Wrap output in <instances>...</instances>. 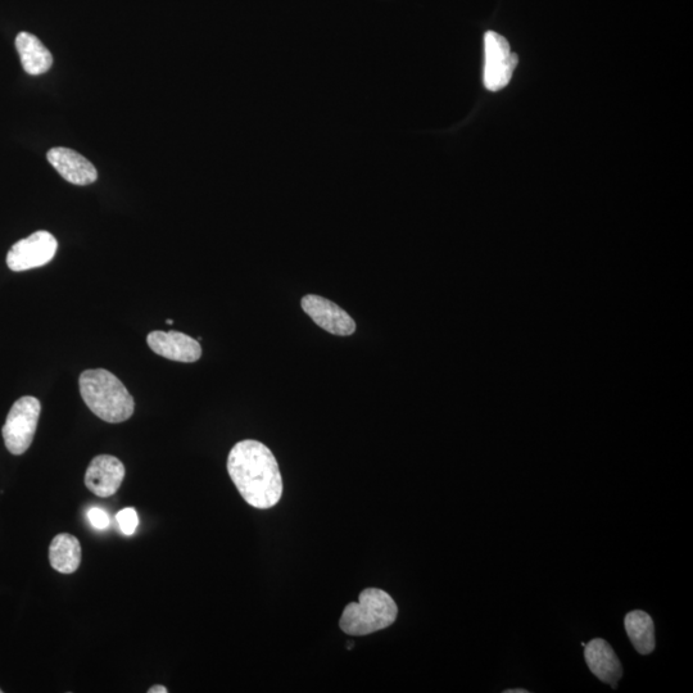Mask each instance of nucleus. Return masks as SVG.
<instances>
[{
	"mask_svg": "<svg viewBox=\"0 0 693 693\" xmlns=\"http://www.w3.org/2000/svg\"><path fill=\"white\" fill-rule=\"evenodd\" d=\"M88 519L90 524L98 531H106L111 524L110 516L101 507H92L88 511Z\"/></svg>",
	"mask_w": 693,
	"mask_h": 693,
	"instance_id": "dca6fc26",
	"label": "nucleus"
},
{
	"mask_svg": "<svg viewBox=\"0 0 693 693\" xmlns=\"http://www.w3.org/2000/svg\"><path fill=\"white\" fill-rule=\"evenodd\" d=\"M147 343L154 353L171 361L190 364V362L198 361L202 356V347L197 339L175 330L170 332L154 330L148 334Z\"/></svg>",
	"mask_w": 693,
	"mask_h": 693,
	"instance_id": "1a4fd4ad",
	"label": "nucleus"
},
{
	"mask_svg": "<svg viewBox=\"0 0 693 693\" xmlns=\"http://www.w3.org/2000/svg\"><path fill=\"white\" fill-rule=\"evenodd\" d=\"M302 310L317 326L339 337L355 333L356 323L343 308L324 297L307 294L302 298Z\"/></svg>",
	"mask_w": 693,
	"mask_h": 693,
	"instance_id": "0eeeda50",
	"label": "nucleus"
},
{
	"mask_svg": "<svg viewBox=\"0 0 693 693\" xmlns=\"http://www.w3.org/2000/svg\"><path fill=\"white\" fill-rule=\"evenodd\" d=\"M228 471L240 496L256 509H271L283 496L278 461L264 443L253 439L238 442L231 448Z\"/></svg>",
	"mask_w": 693,
	"mask_h": 693,
	"instance_id": "f257e3e1",
	"label": "nucleus"
},
{
	"mask_svg": "<svg viewBox=\"0 0 693 693\" xmlns=\"http://www.w3.org/2000/svg\"><path fill=\"white\" fill-rule=\"evenodd\" d=\"M42 405L38 398L25 396L13 403L2 434L7 450L12 455H22L29 450L38 428Z\"/></svg>",
	"mask_w": 693,
	"mask_h": 693,
	"instance_id": "20e7f679",
	"label": "nucleus"
},
{
	"mask_svg": "<svg viewBox=\"0 0 693 693\" xmlns=\"http://www.w3.org/2000/svg\"><path fill=\"white\" fill-rule=\"evenodd\" d=\"M49 561L58 573H75L81 563L79 539L69 533L57 534L49 546Z\"/></svg>",
	"mask_w": 693,
	"mask_h": 693,
	"instance_id": "ddd939ff",
	"label": "nucleus"
},
{
	"mask_svg": "<svg viewBox=\"0 0 693 693\" xmlns=\"http://www.w3.org/2000/svg\"><path fill=\"white\" fill-rule=\"evenodd\" d=\"M397 616L398 606L391 595L379 588H368L360 593L359 602L346 606L339 627L348 636H368L391 627Z\"/></svg>",
	"mask_w": 693,
	"mask_h": 693,
	"instance_id": "7ed1b4c3",
	"label": "nucleus"
},
{
	"mask_svg": "<svg viewBox=\"0 0 693 693\" xmlns=\"http://www.w3.org/2000/svg\"><path fill=\"white\" fill-rule=\"evenodd\" d=\"M16 48L20 54L22 67L31 76H39L51 70L52 53L35 35L20 33L16 38Z\"/></svg>",
	"mask_w": 693,
	"mask_h": 693,
	"instance_id": "f8f14e48",
	"label": "nucleus"
},
{
	"mask_svg": "<svg viewBox=\"0 0 693 693\" xmlns=\"http://www.w3.org/2000/svg\"><path fill=\"white\" fill-rule=\"evenodd\" d=\"M518 62L504 36L495 31L484 35L483 83L489 92H498L509 85Z\"/></svg>",
	"mask_w": 693,
	"mask_h": 693,
	"instance_id": "39448f33",
	"label": "nucleus"
},
{
	"mask_svg": "<svg viewBox=\"0 0 693 693\" xmlns=\"http://www.w3.org/2000/svg\"><path fill=\"white\" fill-rule=\"evenodd\" d=\"M80 394L94 415L107 423H124L134 414V398L121 380L104 369L86 370L79 379Z\"/></svg>",
	"mask_w": 693,
	"mask_h": 693,
	"instance_id": "f03ea898",
	"label": "nucleus"
},
{
	"mask_svg": "<svg viewBox=\"0 0 693 693\" xmlns=\"http://www.w3.org/2000/svg\"><path fill=\"white\" fill-rule=\"evenodd\" d=\"M116 520L124 536H133L137 532L139 516L134 507H126V509L119 511L116 515Z\"/></svg>",
	"mask_w": 693,
	"mask_h": 693,
	"instance_id": "2eb2a0df",
	"label": "nucleus"
},
{
	"mask_svg": "<svg viewBox=\"0 0 693 693\" xmlns=\"http://www.w3.org/2000/svg\"><path fill=\"white\" fill-rule=\"evenodd\" d=\"M2 692H3V691H2V690H0V693H2Z\"/></svg>",
	"mask_w": 693,
	"mask_h": 693,
	"instance_id": "aec40b11",
	"label": "nucleus"
},
{
	"mask_svg": "<svg viewBox=\"0 0 693 693\" xmlns=\"http://www.w3.org/2000/svg\"><path fill=\"white\" fill-rule=\"evenodd\" d=\"M169 690L165 686H153L149 688L148 693H167Z\"/></svg>",
	"mask_w": 693,
	"mask_h": 693,
	"instance_id": "f3484780",
	"label": "nucleus"
},
{
	"mask_svg": "<svg viewBox=\"0 0 693 693\" xmlns=\"http://www.w3.org/2000/svg\"><path fill=\"white\" fill-rule=\"evenodd\" d=\"M624 625L638 654L649 655L655 650V624L649 614L641 610L632 611L625 616Z\"/></svg>",
	"mask_w": 693,
	"mask_h": 693,
	"instance_id": "4468645a",
	"label": "nucleus"
},
{
	"mask_svg": "<svg viewBox=\"0 0 693 693\" xmlns=\"http://www.w3.org/2000/svg\"><path fill=\"white\" fill-rule=\"evenodd\" d=\"M166 324H167V325H172V324H174V320L167 319V320H166Z\"/></svg>",
	"mask_w": 693,
	"mask_h": 693,
	"instance_id": "6ab92c4d",
	"label": "nucleus"
},
{
	"mask_svg": "<svg viewBox=\"0 0 693 693\" xmlns=\"http://www.w3.org/2000/svg\"><path fill=\"white\" fill-rule=\"evenodd\" d=\"M584 658L588 668L604 683H618L623 676L622 664L616 656L613 647L601 638H595L584 646Z\"/></svg>",
	"mask_w": 693,
	"mask_h": 693,
	"instance_id": "9b49d317",
	"label": "nucleus"
},
{
	"mask_svg": "<svg viewBox=\"0 0 693 693\" xmlns=\"http://www.w3.org/2000/svg\"><path fill=\"white\" fill-rule=\"evenodd\" d=\"M505 693H528L527 690H507Z\"/></svg>",
	"mask_w": 693,
	"mask_h": 693,
	"instance_id": "a211bd4d",
	"label": "nucleus"
},
{
	"mask_svg": "<svg viewBox=\"0 0 693 693\" xmlns=\"http://www.w3.org/2000/svg\"><path fill=\"white\" fill-rule=\"evenodd\" d=\"M57 239L48 231H36L29 238L13 244L7 255V265L12 271L21 273L49 264L56 256Z\"/></svg>",
	"mask_w": 693,
	"mask_h": 693,
	"instance_id": "423d86ee",
	"label": "nucleus"
},
{
	"mask_svg": "<svg viewBox=\"0 0 693 693\" xmlns=\"http://www.w3.org/2000/svg\"><path fill=\"white\" fill-rule=\"evenodd\" d=\"M47 158L58 174L71 184L89 185L98 179V171L93 163L74 149L52 148Z\"/></svg>",
	"mask_w": 693,
	"mask_h": 693,
	"instance_id": "9d476101",
	"label": "nucleus"
},
{
	"mask_svg": "<svg viewBox=\"0 0 693 693\" xmlns=\"http://www.w3.org/2000/svg\"><path fill=\"white\" fill-rule=\"evenodd\" d=\"M125 465L111 455L94 457L85 473V486L95 496L107 498L119 491L125 479Z\"/></svg>",
	"mask_w": 693,
	"mask_h": 693,
	"instance_id": "6e6552de",
	"label": "nucleus"
}]
</instances>
